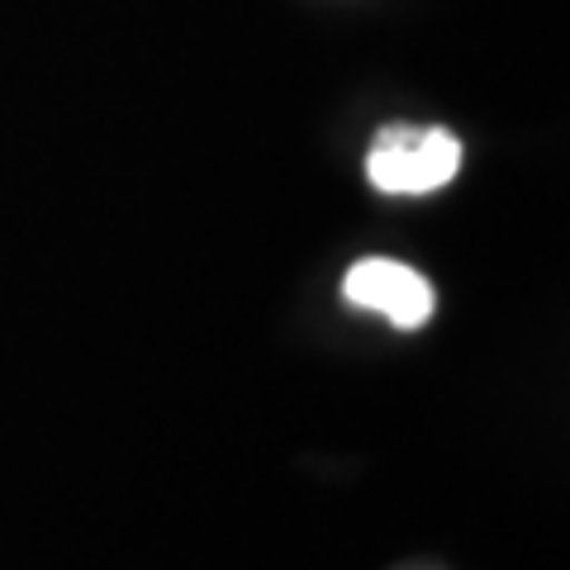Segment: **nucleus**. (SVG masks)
<instances>
[{"label":"nucleus","instance_id":"2","mask_svg":"<svg viewBox=\"0 0 570 570\" xmlns=\"http://www.w3.org/2000/svg\"><path fill=\"white\" fill-rule=\"evenodd\" d=\"M343 295L356 309H376L395 328H423L433 318V285H428L414 266L390 262V257H366L343 276Z\"/></svg>","mask_w":570,"mask_h":570},{"label":"nucleus","instance_id":"1","mask_svg":"<svg viewBox=\"0 0 570 570\" xmlns=\"http://www.w3.org/2000/svg\"><path fill=\"white\" fill-rule=\"evenodd\" d=\"M461 171V138L419 124H385L366 153V176L381 195H428Z\"/></svg>","mask_w":570,"mask_h":570}]
</instances>
